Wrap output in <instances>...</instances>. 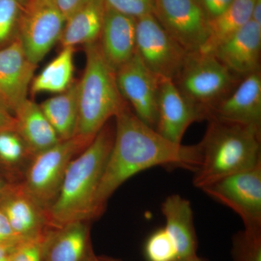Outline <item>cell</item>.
Instances as JSON below:
<instances>
[{"label":"cell","instance_id":"obj_5","mask_svg":"<svg viewBox=\"0 0 261 261\" xmlns=\"http://www.w3.org/2000/svg\"><path fill=\"white\" fill-rule=\"evenodd\" d=\"M243 79L233 74L213 55L190 53L172 80L189 102L210 118L215 108Z\"/></svg>","mask_w":261,"mask_h":261},{"label":"cell","instance_id":"obj_8","mask_svg":"<svg viewBox=\"0 0 261 261\" xmlns=\"http://www.w3.org/2000/svg\"><path fill=\"white\" fill-rule=\"evenodd\" d=\"M64 16L53 0H27L20 15L18 39L29 61L38 65L59 42Z\"/></svg>","mask_w":261,"mask_h":261},{"label":"cell","instance_id":"obj_41","mask_svg":"<svg viewBox=\"0 0 261 261\" xmlns=\"http://www.w3.org/2000/svg\"><path fill=\"white\" fill-rule=\"evenodd\" d=\"M9 259H10V258H9ZM6 261H9V260H6Z\"/></svg>","mask_w":261,"mask_h":261},{"label":"cell","instance_id":"obj_39","mask_svg":"<svg viewBox=\"0 0 261 261\" xmlns=\"http://www.w3.org/2000/svg\"><path fill=\"white\" fill-rule=\"evenodd\" d=\"M86 261H100L99 260V257L97 256V255L94 254L93 250L91 252V253L89 254L88 258Z\"/></svg>","mask_w":261,"mask_h":261},{"label":"cell","instance_id":"obj_6","mask_svg":"<svg viewBox=\"0 0 261 261\" xmlns=\"http://www.w3.org/2000/svg\"><path fill=\"white\" fill-rule=\"evenodd\" d=\"M92 141L74 136L34 156L21 184L43 208L49 210L58 197L70 163Z\"/></svg>","mask_w":261,"mask_h":261},{"label":"cell","instance_id":"obj_15","mask_svg":"<svg viewBox=\"0 0 261 261\" xmlns=\"http://www.w3.org/2000/svg\"><path fill=\"white\" fill-rule=\"evenodd\" d=\"M0 207L13 231L23 240L36 238L51 228L47 211L29 195L21 182L10 185L0 199Z\"/></svg>","mask_w":261,"mask_h":261},{"label":"cell","instance_id":"obj_26","mask_svg":"<svg viewBox=\"0 0 261 261\" xmlns=\"http://www.w3.org/2000/svg\"><path fill=\"white\" fill-rule=\"evenodd\" d=\"M27 0H0V48L18 38L20 15Z\"/></svg>","mask_w":261,"mask_h":261},{"label":"cell","instance_id":"obj_7","mask_svg":"<svg viewBox=\"0 0 261 261\" xmlns=\"http://www.w3.org/2000/svg\"><path fill=\"white\" fill-rule=\"evenodd\" d=\"M136 53L160 79L173 80L190 53L173 39L153 14L136 19Z\"/></svg>","mask_w":261,"mask_h":261},{"label":"cell","instance_id":"obj_29","mask_svg":"<svg viewBox=\"0 0 261 261\" xmlns=\"http://www.w3.org/2000/svg\"><path fill=\"white\" fill-rule=\"evenodd\" d=\"M233 261H261V231L244 229L233 239Z\"/></svg>","mask_w":261,"mask_h":261},{"label":"cell","instance_id":"obj_35","mask_svg":"<svg viewBox=\"0 0 261 261\" xmlns=\"http://www.w3.org/2000/svg\"><path fill=\"white\" fill-rule=\"evenodd\" d=\"M0 245V261L9 260L10 255L13 253L17 245Z\"/></svg>","mask_w":261,"mask_h":261},{"label":"cell","instance_id":"obj_17","mask_svg":"<svg viewBox=\"0 0 261 261\" xmlns=\"http://www.w3.org/2000/svg\"><path fill=\"white\" fill-rule=\"evenodd\" d=\"M99 43L105 59L116 72L136 53V19L106 7Z\"/></svg>","mask_w":261,"mask_h":261},{"label":"cell","instance_id":"obj_36","mask_svg":"<svg viewBox=\"0 0 261 261\" xmlns=\"http://www.w3.org/2000/svg\"><path fill=\"white\" fill-rule=\"evenodd\" d=\"M251 20L261 25V0H256L252 10Z\"/></svg>","mask_w":261,"mask_h":261},{"label":"cell","instance_id":"obj_34","mask_svg":"<svg viewBox=\"0 0 261 261\" xmlns=\"http://www.w3.org/2000/svg\"><path fill=\"white\" fill-rule=\"evenodd\" d=\"M16 122L14 115L0 102V132L15 130Z\"/></svg>","mask_w":261,"mask_h":261},{"label":"cell","instance_id":"obj_32","mask_svg":"<svg viewBox=\"0 0 261 261\" xmlns=\"http://www.w3.org/2000/svg\"><path fill=\"white\" fill-rule=\"evenodd\" d=\"M207 20L217 18L227 9L233 0H197Z\"/></svg>","mask_w":261,"mask_h":261},{"label":"cell","instance_id":"obj_38","mask_svg":"<svg viewBox=\"0 0 261 261\" xmlns=\"http://www.w3.org/2000/svg\"><path fill=\"white\" fill-rule=\"evenodd\" d=\"M174 261H205L203 259L200 258L197 256V255H192L186 257H180V258H176Z\"/></svg>","mask_w":261,"mask_h":261},{"label":"cell","instance_id":"obj_10","mask_svg":"<svg viewBox=\"0 0 261 261\" xmlns=\"http://www.w3.org/2000/svg\"><path fill=\"white\" fill-rule=\"evenodd\" d=\"M152 14L185 50H200L207 39L208 20L197 0H154Z\"/></svg>","mask_w":261,"mask_h":261},{"label":"cell","instance_id":"obj_20","mask_svg":"<svg viewBox=\"0 0 261 261\" xmlns=\"http://www.w3.org/2000/svg\"><path fill=\"white\" fill-rule=\"evenodd\" d=\"M92 250L89 222L70 223L53 229L45 261H86Z\"/></svg>","mask_w":261,"mask_h":261},{"label":"cell","instance_id":"obj_2","mask_svg":"<svg viewBox=\"0 0 261 261\" xmlns=\"http://www.w3.org/2000/svg\"><path fill=\"white\" fill-rule=\"evenodd\" d=\"M115 126L109 123L72 160L59 193L47 211L51 228L96 219L95 197L114 141Z\"/></svg>","mask_w":261,"mask_h":261},{"label":"cell","instance_id":"obj_16","mask_svg":"<svg viewBox=\"0 0 261 261\" xmlns=\"http://www.w3.org/2000/svg\"><path fill=\"white\" fill-rule=\"evenodd\" d=\"M210 118L261 128V70L244 77Z\"/></svg>","mask_w":261,"mask_h":261},{"label":"cell","instance_id":"obj_30","mask_svg":"<svg viewBox=\"0 0 261 261\" xmlns=\"http://www.w3.org/2000/svg\"><path fill=\"white\" fill-rule=\"evenodd\" d=\"M106 8L137 19L152 14L154 0H103Z\"/></svg>","mask_w":261,"mask_h":261},{"label":"cell","instance_id":"obj_4","mask_svg":"<svg viewBox=\"0 0 261 261\" xmlns=\"http://www.w3.org/2000/svg\"><path fill=\"white\" fill-rule=\"evenodd\" d=\"M86 66L78 82L79 114L75 136L93 140L110 120L126 106L99 41L84 45Z\"/></svg>","mask_w":261,"mask_h":261},{"label":"cell","instance_id":"obj_13","mask_svg":"<svg viewBox=\"0 0 261 261\" xmlns=\"http://www.w3.org/2000/svg\"><path fill=\"white\" fill-rule=\"evenodd\" d=\"M37 67L29 61L18 38L0 48V102L13 114L28 99Z\"/></svg>","mask_w":261,"mask_h":261},{"label":"cell","instance_id":"obj_14","mask_svg":"<svg viewBox=\"0 0 261 261\" xmlns=\"http://www.w3.org/2000/svg\"><path fill=\"white\" fill-rule=\"evenodd\" d=\"M261 25L250 20L211 55L243 79L260 70Z\"/></svg>","mask_w":261,"mask_h":261},{"label":"cell","instance_id":"obj_21","mask_svg":"<svg viewBox=\"0 0 261 261\" xmlns=\"http://www.w3.org/2000/svg\"><path fill=\"white\" fill-rule=\"evenodd\" d=\"M105 10L103 0H87L65 20L59 40L62 47H74L79 44L87 45L99 41Z\"/></svg>","mask_w":261,"mask_h":261},{"label":"cell","instance_id":"obj_3","mask_svg":"<svg viewBox=\"0 0 261 261\" xmlns=\"http://www.w3.org/2000/svg\"><path fill=\"white\" fill-rule=\"evenodd\" d=\"M198 144L200 164L194 174L199 189L261 163V128L210 118Z\"/></svg>","mask_w":261,"mask_h":261},{"label":"cell","instance_id":"obj_18","mask_svg":"<svg viewBox=\"0 0 261 261\" xmlns=\"http://www.w3.org/2000/svg\"><path fill=\"white\" fill-rule=\"evenodd\" d=\"M161 211L166 219L165 229L176 245L177 258L195 255L197 240L190 201L177 194L168 196Z\"/></svg>","mask_w":261,"mask_h":261},{"label":"cell","instance_id":"obj_24","mask_svg":"<svg viewBox=\"0 0 261 261\" xmlns=\"http://www.w3.org/2000/svg\"><path fill=\"white\" fill-rule=\"evenodd\" d=\"M74 47H63L61 53L33 79L30 86L32 94L40 92L62 93L73 83Z\"/></svg>","mask_w":261,"mask_h":261},{"label":"cell","instance_id":"obj_25","mask_svg":"<svg viewBox=\"0 0 261 261\" xmlns=\"http://www.w3.org/2000/svg\"><path fill=\"white\" fill-rule=\"evenodd\" d=\"M15 130L0 132V166L9 173L11 183H20L34 158Z\"/></svg>","mask_w":261,"mask_h":261},{"label":"cell","instance_id":"obj_31","mask_svg":"<svg viewBox=\"0 0 261 261\" xmlns=\"http://www.w3.org/2000/svg\"><path fill=\"white\" fill-rule=\"evenodd\" d=\"M23 240H25L20 238L13 231L6 216L0 207V245H16Z\"/></svg>","mask_w":261,"mask_h":261},{"label":"cell","instance_id":"obj_28","mask_svg":"<svg viewBox=\"0 0 261 261\" xmlns=\"http://www.w3.org/2000/svg\"><path fill=\"white\" fill-rule=\"evenodd\" d=\"M51 228L36 238L23 240L15 247L9 261H45L53 229Z\"/></svg>","mask_w":261,"mask_h":261},{"label":"cell","instance_id":"obj_22","mask_svg":"<svg viewBox=\"0 0 261 261\" xmlns=\"http://www.w3.org/2000/svg\"><path fill=\"white\" fill-rule=\"evenodd\" d=\"M39 106L60 140L74 137L79 114L78 82H73L65 92L46 99Z\"/></svg>","mask_w":261,"mask_h":261},{"label":"cell","instance_id":"obj_11","mask_svg":"<svg viewBox=\"0 0 261 261\" xmlns=\"http://www.w3.org/2000/svg\"><path fill=\"white\" fill-rule=\"evenodd\" d=\"M116 78L122 97L136 116L155 129L161 79L147 69L137 53L116 70Z\"/></svg>","mask_w":261,"mask_h":261},{"label":"cell","instance_id":"obj_9","mask_svg":"<svg viewBox=\"0 0 261 261\" xmlns=\"http://www.w3.org/2000/svg\"><path fill=\"white\" fill-rule=\"evenodd\" d=\"M201 190L234 211L243 220L245 229L261 231V163L220 178Z\"/></svg>","mask_w":261,"mask_h":261},{"label":"cell","instance_id":"obj_27","mask_svg":"<svg viewBox=\"0 0 261 261\" xmlns=\"http://www.w3.org/2000/svg\"><path fill=\"white\" fill-rule=\"evenodd\" d=\"M145 252L148 261H174L178 257L174 242L165 228L149 237L145 243Z\"/></svg>","mask_w":261,"mask_h":261},{"label":"cell","instance_id":"obj_40","mask_svg":"<svg viewBox=\"0 0 261 261\" xmlns=\"http://www.w3.org/2000/svg\"><path fill=\"white\" fill-rule=\"evenodd\" d=\"M99 260L100 261H122L119 259L113 258V257L107 256H99Z\"/></svg>","mask_w":261,"mask_h":261},{"label":"cell","instance_id":"obj_19","mask_svg":"<svg viewBox=\"0 0 261 261\" xmlns=\"http://www.w3.org/2000/svg\"><path fill=\"white\" fill-rule=\"evenodd\" d=\"M13 115L15 130L34 155L61 142L37 103L25 99Z\"/></svg>","mask_w":261,"mask_h":261},{"label":"cell","instance_id":"obj_1","mask_svg":"<svg viewBox=\"0 0 261 261\" xmlns=\"http://www.w3.org/2000/svg\"><path fill=\"white\" fill-rule=\"evenodd\" d=\"M115 118L114 141L95 197L97 219L113 193L141 171L161 166L195 173L200 164L198 144L183 145L166 140L141 121L128 104Z\"/></svg>","mask_w":261,"mask_h":261},{"label":"cell","instance_id":"obj_12","mask_svg":"<svg viewBox=\"0 0 261 261\" xmlns=\"http://www.w3.org/2000/svg\"><path fill=\"white\" fill-rule=\"evenodd\" d=\"M204 120H207L205 115L184 97L172 80H161L155 127L158 133L173 143L181 144L187 128Z\"/></svg>","mask_w":261,"mask_h":261},{"label":"cell","instance_id":"obj_37","mask_svg":"<svg viewBox=\"0 0 261 261\" xmlns=\"http://www.w3.org/2000/svg\"><path fill=\"white\" fill-rule=\"evenodd\" d=\"M10 185H11L10 182L5 179V178H3L0 175V199L2 198V197L4 195L5 192L7 191Z\"/></svg>","mask_w":261,"mask_h":261},{"label":"cell","instance_id":"obj_33","mask_svg":"<svg viewBox=\"0 0 261 261\" xmlns=\"http://www.w3.org/2000/svg\"><path fill=\"white\" fill-rule=\"evenodd\" d=\"M87 0H53L65 20L80 8Z\"/></svg>","mask_w":261,"mask_h":261},{"label":"cell","instance_id":"obj_23","mask_svg":"<svg viewBox=\"0 0 261 261\" xmlns=\"http://www.w3.org/2000/svg\"><path fill=\"white\" fill-rule=\"evenodd\" d=\"M256 0H233L229 7L217 18L208 20V32L200 53L211 54L228 38L243 28L252 18Z\"/></svg>","mask_w":261,"mask_h":261}]
</instances>
